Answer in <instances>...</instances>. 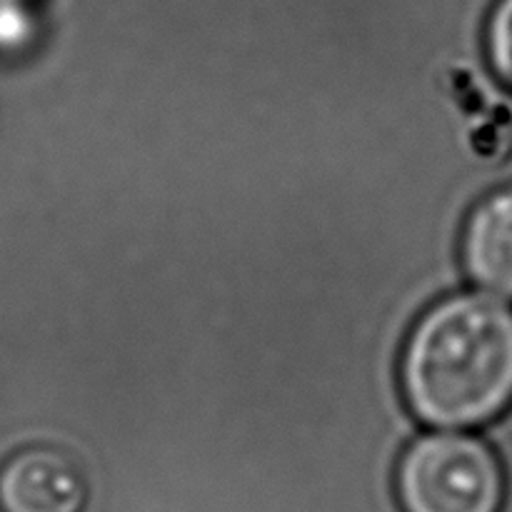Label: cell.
Here are the masks:
<instances>
[{"label":"cell","instance_id":"1","mask_svg":"<svg viewBox=\"0 0 512 512\" xmlns=\"http://www.w3.org/2000/svg\"><path fill=\"white\" fill-rule=\"evenodd\" d=\"M400 388L415 418L433 428L503 418L512 408V305L455 293L425 310L400 355Z\"/></svg>","mask_w":512,"mask_h":512},{"label":"cell","instance_id":"2","mask_svg":"<svg viewBox=\"0 0 512 512\" xmlns=\"http://www.w3.org/2000/svg\"><path fill=\"white\" fill-rule=\"evenodd\" d=\"M403 512H503L508 478L480 438L445 430L408 445L395 470Z\"/></svg>","mask_w":512,"mask_h":512},{"label":"cell","instance_id":"3","mask_svg":"<svg viewBox=\"0 0 512 512\" xmlns=\"http://www.w3.org/2000/svg\"><path fill=\"white\" fill-rule=\"evenodd\" d=\"M88 483L70 455L28 448L0 465V512H83Z\"/></svg>","mask_w":512,"mask_h":512},{"label":"cell","instance_id":"4","mask_svg":"<svg viewBox=\"0 0 512 512\" xmlns=\"http://www.w3.org/2000/svg\"><path fill=\"white\" fill-rule=\"evenodd\" d=\"M460 258L480 293L512 300V185L485 195L463 225Z\"/></svg>","mask_w":512,"mask_h":512},{"label":"cell","instance_id":"5","mask_svg":"<svg viewBox=\"0 0 512 512\" xmlns=\"http://www.w3.org/2000/svg\"><path fill=\"white\" fill-rule=\"evenodd\" d=\"M485 53L493 73L512 90V0H495L485 25Z\"/></svg>","mask_w":512,"mask_h":512},{"label":"cell","instance_id":"6","mask_svg":"<svg viewBox=\"0 0 512 512\" xmlns=\"http://www.w3.org/2000/svg\"><path fill=\"white\" fill-rule=\"evenodd\" d=\"M20 3H23V0H0V10H13V8H20Z\"/></svg>","mask_w":512,"mask_h":512}]
</instances>
